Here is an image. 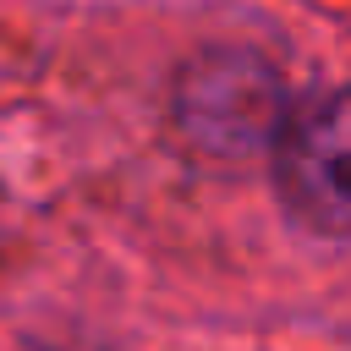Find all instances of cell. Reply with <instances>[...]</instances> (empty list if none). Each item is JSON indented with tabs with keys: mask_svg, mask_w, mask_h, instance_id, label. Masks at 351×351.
<instances>
[{
	"mask_svg": "<svg viewBox=\"0 0 351 351\" xmlns=\"http://www.w3.org/2000/svg\"><path fill=\"white\" fill-rule=\"evenodd\" d=\"M285 208L324 236H351V88H318L274 126Z\"/></svg>",
	"mask_w": 351,
	"mask_h": 351,
	"instance_id": "obj_1",
	"label": "cell"
},
{
	"mask_svg": "<svg viewBox=\"0 0 351 351\" xmlns=\"http://www.w3.org/2000/svg\"><path fill=\"white\" fill-rule=\"evenodd\" d=\"M181 126L214 154H247L274 137V71L252 55H208L181 82Z\"/></svg>",
	"mask_w": 351,
	"mask_h": 351,
	"instance_id": "obj_2",
	"label": "cell"
}]
</instances>
